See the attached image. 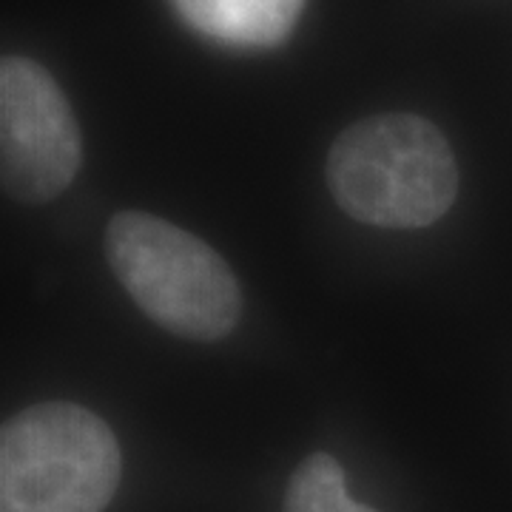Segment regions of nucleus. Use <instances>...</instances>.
Listing matches in <instances>:
<instances>
[{"instance_id":"1","label":"nucleus","mask_w":512,"mask_h":512,"mask_svg":"<svg viewBox=\"0 0 512 512\" xmlns=\"http://www.w3.org/2000/svg\"><path fill=\"white\" fill-rule=\"evenodd\" d=\"M330 194L353 220L376 228H427L456 202L458 165L447 137L407 111L345 128L328 154Z\"/></svg>"},{"instance_id":"2","label":"nucleus","mask_w":512,"mask_h":512,"mask_svg":"<svg viewBox=\"0 0 512 512\" xmlns=\"http://www.w3.org/2000/svg\"><path fill=\"white\" fill-rule=\"evenodd\" d=\"M106 256L137 308L160 328L197 342H214L237 328V276L208 242L180 225L143 211L114 214Z\"/></svg>"},{"instance_id":"3","label":"nucleus","mask_w":512,"mask_h":512,"mask_svg":"<svg viewBox=\"0 0 512 512\" xmlns=\"http://www.w3.org/2000/svg\"><path fill=\"white\" fill-rule=\"evenodd\" d=\"M120 478L117 436L80 404H35L3 424L0 512H106Z\"/></svg>"},{"instance_id":"4","label":"nucleus","mask_w":512,"mask_h":512,"mask_svg":"<svg viewBox=\"0 0 512 512\" xmlns=\"http://www.w3.org/2000/svg\"><path fill=\"white\" fill-rule=\"evenodd\" d=\"M83 163V137L57 80L29 57L0 63V174L9 197L57 200Z\"/></svg>"},{"instance_id":"5","label":"nucleus","mask_w":512,"mask_h":512,"mask_svg":"<svg viewBox=\"0 0 512 512\" xmlns=\"http://www.w3.org/2000/svg\"><path fill=\"white\" fill-rule=\"evenodd\" d=\"M308 0H171L174 12L202 37L234 49L285 43Z\"/></svg>"},{"instance_id":"6","label":"nucleus","mask_w":512,"mask_h":512,"mask_svg":"<svg viewBox=\"0 0 512 512\" xmlns=\"http://www.w3.org/2000/svg\"><path fill=\"white\" fill-rule=\"evenodd\" d=\"M285 512H379L353 501L345 470L330 453H311L293 470L285 490Z\"/></svg>"}]
</instances>
